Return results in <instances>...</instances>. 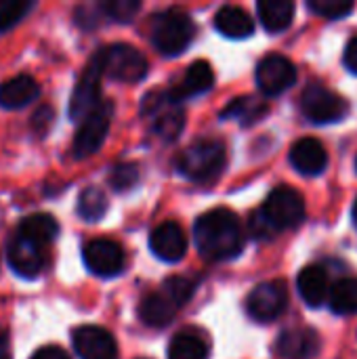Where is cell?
Masks as SVG:
<instances>
[{"instance_id":"35","label":"cell","mask_w":357,"mask_h":359,"mask_svg":"<svg viewBox=\"0 0 357 359\" xmlns=\"http://www.w3.org/2000/svg\"><path fill=\"white\" fill-rule=\"evenodd\" d=\"M29 359H69V355L61 347H57V345H46V347L36 349L34 355Z\"/></svg>"},{"instance_id":"19","label":"cell","mask_w":357,"mask_h":359,"mask_svg":"<svg viewBox=\"0 0 357 359\" xmlns=\"http://www.w3.org/2000/svg\"><path fill=\"white\" fill-rule=\"evenodd\" d=\"M297 288H299L301 299L309 307H322L330 297L332 284H330L328 271L322 265H307L305 269H301L297 278Z\"/></svg>"},{"instance_id":"8","label":"cell","mask_w":357,"mask_h":359,"mask_svg":"<svg viewBox=\"0 0 357 359\" xmlns=\"http://www.w3.org/2000/svg\"><path fill=\"white\" fill-rule=\"evenodd\" d=\"M101 78H103V67H101L99 55L95 53L74 86V93L69 99V109H67L72 120L82 122L95 107H99V103L103 101L101 99Z\"/></svg>"},{"instance_id":"14","label":"cell","mask_w":357,"mask_h":359,"mask_svg":"<svg viewBox=\"0 0 357 359\" xmlns=\"http://www.w3.org/2000/svg\"><path fill=\"white\" fill-rule=\"evenodd\" d=\"M74 351L80 359H118L116 339L99 326H80L72 332Z\"/></svg>"},{"instance_id":"1","label":"cell","mask_w":357,"mask_h":359,"mask_svg":"<svg viewBox=\"0 0 357 359\" xmlns=\"http://www.w3.org/2000/svg\"><path fill=\"white\" fill-rule=\"evenodd\" d=\"M194 238L202 259L213 263L236 259L246 242L240 219L227 208H213L198 217Z\"/></svg>"},{"instance_id":"18","label":"cell","mask_w":357,"mask_h":359,"mask_svg":"<svg viewBox=\"0 0 357 359\" xmlns=\"http://www.w3.org/2000/svg\"><path fill=\"white\" fill-rule=\"evenodd\" d=\"M181 307L177 305V301L162 288V290H156V292H149L141 299V305H139V318L145 326H151V328H164L166 324L173 322L175 313L179 311Z\"/></svg>"},{"instance_id":"26","label":"cell","mask_w":357,"mask_h":359,"mask_svg":"<svg viewBox=\"0 0 357 359\" xmlns=\"http://www.w3.org/2000/svg\"><path fill=\"white\" fill-rule=\"evenodd\" d=\"M76 212L82 221L95 223L101 221L103 215L107 212V198L103 194V189L99 187H84L78 196V204H76Z\"/></svg>"},{"instance_id":"4","label":"cell","mask_w":357,"mask_h":359,"mask_svg":"<svg viewBox=\"0 0 357 359\" xmlns=\"http://www.w3.org/2000/svg\"><path fill=\"white\" fill-rule=\"evenodd\" d=\"M225 168V147L217 139H198L177 158V170L189 181L208 183Z\"/></svg>"},{"instance_id":"2","label":"cell","mask_w":357,"mask_h":359,"mask_svg":"<svg viewBox=\"0 0 357 359\" xmlns=\"http://www.w3.org/2000/svg\"><path fill=\"white\" fill-rule=\"evenodd\" d=\"M303 219H305L303 196L288 185H280L267 196L265 204L257 212H252L248 227L252 238L269 240L276 238L280 231L301 225Z\"/></svg>"},{"instance_id":"22","label":"cell","mask_w":357,"mask_h":359,"mask_svg":"<svg viewBox=\"0 0 357 359\" xmlns=\"http://www.w3.org/2000/svg\"><path fill=\"white\" fill-rule=\"evenodd\" d=\"M59 223L53 215L48 212H34L27 215L25 219H21L17 233L40 244V246H48L50 242H55V238L59 236Z\"/></svg>"},{"instance_id":"3","label":"cell","mask_w":357,"mask_h":359,"mask_svg":"<svg viewBox=\"0 0 357 359\" xmlns=\"http://www.w3.org/2000/svg\"><path fill=\"white\" fill-rule=\"evenodd\" d=\"M151 44L166 57L181 55L194 40V19L181 8H166L151 19Z\"/></svg>"},{"instance_id":"21","label":"cell","mask_w":357,"mask_h":359,"mask_svg":"<svg viewBox=\"0 0 357 359\" xmlns=\"http://www.w3.org/2000/svg\"><path fill=\"white\" fill-rule=\"evenodd\" d=\"M38 95H40L38 82L27 74H19L0 84V107L2 109H21L25 105H29L34 99H38Z\"/></svg>"},{"instance_id":"20","label":"cell","mask_w":357,"mask_h":359,"mask_svg":"<svg viewBox=\"0 0 357 359\" xmlns=\"http://www.w3.org/2000/svg\"><path fill=\"white\" fill-rule=\"evenodd\" d=\"M213 82H215L213 67L206 61H194L187 67V72L181 76V80L168 90L173 93V97L177 101H185V99H191V97H198V95L210 90Z\"/></svg>"},{"instance_id":"17","label":"cell","mask_w":357,"mask_h":359,"mask_svg":"<svg viewBox=\"0 0 357 359\" xmlns=\"http://www.w3.org/2000/svg\"><path fill=\"white\" fill-rule=\"evenodd\" d=\"M290 164L297 172L316 177L328 166V151L318 139H301L290 149Z\"/></svg>"},{"instance_id":"28","label":"cell","mask_w":357,"mask_h":359,"mask_svg":"<svg viewBox=\"0 0 357 359\" xmlns=\"http://www.w3.org/2000/svg\"><path fill=\"white\" fill-rule=\"evenodd\" d=\"M267 111V105L261 103L259 99H252V97H240V99H234L223 111H221V118L229 120H238L242 124H252L257 122L263 114Z\"/></svg>"},{"instance_id":"27","label":"cell","mask_w":357,"mask_h":359,"mask_svg":"<svg viewBox=\"0 0 357 359\" xmlns=\"http://www.w3.org/2000/svg\"><path fill=\"white\" fill-rule=\"evenodd\" d=\"M168 359H208V349L200 337L179 332L168 345Z\"/></svg>"},{"instance_id":"9","label":"cell","mask_w":357,"mask_h":359,"mask_svg":"<svg viewBox=\"0 0 357 359\" xmlns=\"http://www.w3.org/2000/svg\"><path fill=\"white\" fill-rule=\"evenodd\" d=\"M301 109L314 124L341 122L349 114V105L343 97L326 88L324 84H309L301 97Z\"/></svg>"},{"instance_id":"36","label":"cell","mask_w":357,"mask_h":359,"mask_svg":"<svg viewBox=\"0 0 357 359\" xmlns=\"http://www.w3.org/2000/svg\"><path fill=\"white\" fill-rule=\"evenodd\" d=\"M343 61H345V65H347V69H349V72L357 74V38H353V40L345 46Z\"/></svg>"},{"instance_id":"39","label":"cell","mask_w":357,"mask_h":359,"mask_svg":"<svg viewBox=\"0 0 357 359\" xmlns=\"http://www.w3.org/2000/svg\"><path fill=\"white\" fill-rule=\"evenodd\" d=\"M356 164H357V162H356Z\"/></svg>"},{"instance_id":"13","label":"cell","mask_w":357,"mask_h":359,"mask_svg":"<svg viewBox=\"0 0 357 359\" xmlns=\"http://www.w3.org/2000/svg\"><path fill=\"white\" fill-rule=\"evenodd\" d=\"M6 261L19 278L34 280L44 267V246L15 233L6 244Z\"/></svg>"},{"instance_id":"6","label":"cell","mask_w":357,"mask_h":359,"mask_svg":"<svg viewBox=\"0 0 357 359\" xmlns=\"http://www.w3.org/2000/svg\"><path fill=\"white\" fill-rule=\"evenodd\" d=\"M97 55L101 59L103 76H107L112 80L135 84L147 76V59L143 57V53L139 48H135L126 42L107 44L103 48H99Z\"/></svg>"},{"instance_id":"7","label":"cell","mask_w":357,"mask_h":359,"mask_svg":"<svg viewBox=\"0 0 357 359\" xmlns=\"http://www.w3.org/2000/svg\"><path fill=\"white\" fill-rule=\"evenodd\" d=\"M112 116H114V103L112 101H101L99 107H95L78 126L74 143H72V151L74 158L82 160L88 158L93 154L99 151V147L103 145L109 124H112Z\"/></svg>"},{"instance_id":"29","label":"cell","mask_w":357,"mask_h":359,"mask_svg":"<svg viewBox=\"0 0 357 359\" xmlns=\"http://www.w3.org/2000/svg\"><path fill=\"white\" fill-rule=\"evenodd\" d=\"M97 8H99V13H101L103 17H107L109 21L128 23V21H133V17L139 13L141 2H139V0H105V2H99Z\"/></svg>"},{"instance_id":"12","label":"cell","mask_w":357,"mask_h":359,"mask_svg":"<svg viewBox=\"0 0 357 359\" xmlns=\"http://www.w3.org/2000/svg\"><path fill=\"white\" fill-rule=\"evenodd\" d=\"M84 265L99 278H116L124 269V250L114 240H90L82 250Z\"/></svg>"},{"instance_id":"23","label":"cell","mask_w":357,"mask_h":359,"mask_svg":"<svg viewBox=\"0 0 357 359\" xmlns=\"http://www.w3.org/2000/svg\"><path fill=\"white\" fill-rule=\"evenodd\" d=\"M215 27L223 36L240 40V38H248L255 32V21H252V17L244 8L234 6V4H227V6H223L217 13Z\"/></svg>"},{"instance_id":"15","label":"cell","mask_w":357,"mask_h":359,"mask_svg":"<svg viewBox=\"0 0 357 359\" xmlns=\"http://www.w3.org/2000/svg\"><path fill=\"white\" fill-rule=\"evenodd\" d=\"M149 248L158 259H162L166 263H177L187 252V236H185V231L181 229L179 223L166 221V223H160L151 231Z\"/></svg>"},{"instance_id":"32","label":"cell","mask_w":357,"mask_h":359,"mask_svg":"<svg viewBox=\"0 0 357 359\" xmlns=\"http://www.w3.org/2000/svg\"><path fill=\"white\" fill-rule=\"evenodd\" d=\"M309 11L326 19H343L353 11V2L349 0H309Z\"/></svg>"},{"instance_id":"5","label":"cell","mask_w":357,"mask_h":359,"mask_svg":"<svg viewBox=\"0 0 357 359\" xmlns=\"http://www.w3.org/2000/svg\"><path fill=\"white\" fill-rule=\"evenodd\" d=\"M141 116L164 141H175L185 126V111L181 101H177L170 90H154L145 95L141 103Z\"/></svg>"},{"instance_id":"38","label":"cell","mask_w":357,"mask_h":359,"mask_svg":"<svg viewBox=\"0 0 357 359\" xmlns=\"http://www.w3.org/2000/svg\"><path fill=\"white\" fill-rule=\"evenodd\" d=\"M353 223H356V227H357V200H356V204H353Z\"/></svg>"},{"instance_id":"16","label":"cell","mask_w":357,"mask_h":359,"mask_svg":"<svg viewBox=\"0 0 357 359\" xmlns=\"http://www.w3.org/2000/svg\"><path fill=\"white\" fill-rule=\"evenodd\" d=\"M276 351L284 359H311L320 351V339L311 328H288L278 337Z\"/></svg>"},{"instance_id":"25","label":"cell","mask_w":357,"mask_h":359,"mask_svg":"<svg viewBox=\"0 0 357 359\" xmlns=\"http://www.w3.org/2000/svg\"><path fill=\"white\" fill-rule=\"evenodd\" d=\"M328 305L337 316L357 313V278H341L332 284Z\"/></svg>"},{"instance_id":"11","label":"cell","mask_w":357,"mask_h":359,"mask_svg":"<svg viewBox=\"0 0 357 359\" xmlns=\"http://www.w3.org/2000/svg\"><path fill=\"white\" fill-rule=\"evenodd\" d=\"M297 82V67L284 55H267L257 65V84L267 97L282 95Z\"/></svg>"},{"instance_id":"24","label":"cell","mask_w":357,"mask_h":359,"mask_svg":"<svg viewBox=\"0 0 357 359\" xmlns=\"http://www.w3.org/2000/svg\"><path fill=\"white\" fill-rule=\"evenodd\" d=\"M259 19L263 27L271 34H280L290 27L295 17V2L290 0H259Z\"/></svg>"},{"instance_id":"34","label":"cell","mask_w":357,"mask_h":359,"mask_svg":"<svg viewBox=\"0 0 357 359\" xmlns=\"http://www.w3.org/2000/svg\"><path fill=\"white\" fill-rule=\"evenodd\" d=\"M53 122H55V109L50 107V105H40L34 114H32V118H29V128L38 135V137H46V133H48V128L53 126Z\"/></svg>"},{"instance_id":"30","label":"cell","mask_w":357,"mask_h":359,"mask_svg":"<svg viewBox=\"0 0 357 359\" xmlns=\"http://www.w3.org/2000/svg\"><path fill=\"white\" fill-rule=\"evenodd\" d=\"M34 2L25 0H0V34L15 27L34 8Z\"/></svg>"},{"instance_id":"33","label":"cell","mask_w":357,"mask_h":359,"mask_svg":"<svg viewBox=\"0 0 357 359\" xmlns=\"http://www.w3.org/2000/svg\"><path fill=\"white\" fill-rule=\"evenodd\" d=\"M162 288H164V290H166L175 301H177V305H179V307H183V305L191 299V294H194V290H196V284H194L189 278L175 276V278L166 280Z\"/></svg>"},{"instance_id":"37","label":"cell","mask_w":357,"mask_h":359,"mask_svg":"<svg viewBox=\"0 0 357 359\" xmlns=\"http://www.w3.org/2000/svg\"><path fill=\"white\" fill-rule=\"evenodd\" d=\"M0 359H8V337L4 330L0 332Z\"/></svg>"},{"instance_id":"31","label":"cell","mask_w":357,"mask_h":359,"mask_svg":"<svg viewBox=\"0 0 357 359\" xmlns=\"http://www.w3.org/2000/svg\"><path fill=\"white\" fill-rule=\"evenodd\" d=\"M107 181H109L114 191H128L139 181V168H137V164H126V162L124 164H116L109 170Z\"/></svg>"},{"instance_id":"10","label":"cell","mask_w":357,"mask_h":359,"mask_svg":"<svg viewBox=\"0 0 357 359\" xmlns=\"http://www.w3.org/2000/svg\"><path fill=\"white\" fill-rule=\"evenodd\" d=\"M288 307V290L280 280L259 284L246 299V311L257 322H274Z\"/></svg>"}]
</instances>
